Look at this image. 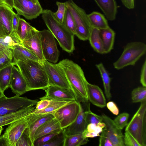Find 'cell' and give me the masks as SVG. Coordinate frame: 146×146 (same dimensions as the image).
Segmentation results:
<instances>
[{"instance_id":"cell-53","label":"cell","mask_w":146,"mask_h":146,"mask_svg":"<svg viewBox=\"0 0 146 146\" xmlns=\"http://www.w3.org/2000/svg\"><path fill=\"white\" fill-rule=\"evenodd\" d=\"M96 124L95 123H91L88 124L86 129L88 132H94Z\"/></svg>"},{"instance_id":"cell-16","label":"cell","mask_w":146,"mask_h":146,"mask_svg":"<svg viewBox=\"0 0 146 146\" xmlns=\"http://www.w3.org/2000/svg\"><path fill=\"white\" fill-rule=\"evenodd\" d=\"M15 13L8 5H0V35H9L13 31L12 21Z\"/></svg>"},{"instance_id":"cell-57","label":"cell","mask_w":146,"mask_h":146,"mask_svg":"<svg viewBox=\"0 0 146 146\" xmlns=\"http://www.w3.org/2000/svg\"><path fill=\"white\" fill-rule=\"evenodd\" d=\"M4 95H5V94L2 93L1 92L0 90V97Z\"/></svg>"},{"instance_id":"cell-18","label":"cell","mask_w":146,"mask_h":146,"mask_svg":"<svg viewBox=\"0 0 146 146\" xmlns=\"http://www.w3.org/2000/svg\"><path fill=\"white\" fill-rule=\"evenodd\" d=\"M9 88L13 93L19 96L29 91L25 79L17 67L13 65L11 70Z\"/></svg>"},{"instance_id":"cell-23","label":"cell","mask_w":146,"mask_h":146,"mask_svg":"<svg viewBox=\"0 0 146 146\" xmlns=\"http://www.w3.org/2000/svg\"><path fill=\"white\" fill-rule=\"evenodd\" d=\"M94 1L108 20L112 21L115 19L117 12L115 0Z\"/></svg>"},{"instance_id":"cell-25","label":"cell","mask_w":146,"mask_h":146,"mask_svg":"<svg viewBox=\"0 0 146 146\" xmlns=\"http://www.w3.org/2000/svg\"><path fill=\"white\" fill-rule=\"evenodd\" d=\"M100 30L105 54L109 53L113 48L115 33L110 27Z\"/></svg>"},{"instance_id":"cell-49","label":"cell","mask_w":146,"mask_h":146,"mask_svg":"<svg viewBox=\"0 0 146 146\" xmlns=\"http://www.w3.org/2000/svg\"><path fill=\"white\" fill-rule=\"evenodd\" d=\"M123 5L127 8L133 9L134 7V0H121Z\"/></svg>"},{"instance_id":"cell-42","label":"cell","mask_w":146,"mask_h":146,"mask_svg":"<svg viewBox=\"0 0 146 146\" xmlns=\"http://www.w3.org/2000/svg\"><path fill=\"white\" fill-rule=\"evenodd\" d=\"M61 131L56 132L47 134L38 138L34 141L33 146H41L42 145L47 142L54 136Z\"/></svg>"},{"instance_id":"cell-8","label":"cell","mask_w":146,"mask_h":146,"mask_svg":"<svg viewBox=\"0 0 146 146\" xmlns=\"http://www.w3.org/2000/svg\"><path fill=\"white\" fill-rule=\"evenodd\" d=\"M42 63L47 76L49 85L72 90L64 72L59 63H52L44 60Z\"/></svg>"},{"instance_id":"cell-20","label":"cell","mask_w":146,"mask_h":146,"mask_svg":"<svg viewBox=\"0 0 146 146\" xmlns=\"http://www.w3.org/2000/svg\"><path fill=\"white\" fill-rule=\"evenodd\" d=\"M88 100L100 108L106 106V100L102 89L98 86L88 83L87 84Z\"/></svg>"},{"instance_id":"cell-19","label":"cell","mask_w":146,"mask_h":146,"mask_svg":"<svg viewBox=\"0 0 146 146\" xmlns=\"http://www.w3.org/2000/svg\"><path fill=\"white\" fill-rule=\"evenodd\" d=\"M35 107L31 106L16 111L0 116V127L8 125L20 119L30 115L34 111Z\"/></svg>"},{"instance_id":"cell-30","label":"cell","mask_w":146,"mask_h":146,"mask_svg":"<svg viewBox=\"0 0 146 146\" xmlns=\"http://www.w3.org/2000/svg\"><path fill=\"white\" fill-rule=\"evenodd\" d=\"M72 101L51 100L48 106L45 109L39 111H34L32 114L37 115L54 114L59 109Z\"/></svg>"},{"instance_id":"cell-12","label":"cell","mask_w":146,"mask_h":146,"mask_svg":"<svg viewBox=\"0 0 146 146\" xmlns=\"http://www.w3.org/2000/svg\"><path fill=\"white\" fill-rule=\"evenodd\" d=\"M31 114L8 125L2 135L5 139L8 146H16L20 137L28 127V118Z\"/></svg>"},{"instance_id":"cell-48","label":"cell","mask_w":146,"mask_h":146,"mask_svg":"<svg viewBox=\"0 0 146 146\" xmlns=\"http://www.w3.org/2000/svg\"><path fill=\"white\" fill-rule=\"evenodd\" d=\"M19 16L20 15L18 13H15L13 16L12 21V27L13 30L14 31H16L17 29L19 19L20 18Z\"/></svg>"},{"instance_id":"cell-35","label":"cell","mask_w":146,"mask_h":146,"mask_svg":"<svg viewBox=\"0 0 146 146\" xmlns=\"http://www.w3.org/2000/svg\"><path fill=\"white\" fill-rule=\"evenodd\" d=\"M12 49H8L0 52V70L13 62Z\"/></svg>"},{"instance_id":"cell-28","label":"cell","mask_w":146,"mask_h":146,"mask_svg":"<svg viewBox=\"0 0 146 146\" xmlns=\"http://www.w3.org/2000/svg\"><path fill=\"white\" fill-rule=\"evenodd\" d=\"M88 18L92 27L101 29L107 28L109 26L107 20L101 13L94 11L87 15Z\"/></svg>"},{"instance_id":"cell-36","label":"cell","mask_w":146,"mask_h":146,"mask_svg":"<svg viewBox=\"0 0 146 146\" xmlns=\"http://www.w3.org/2000/svg\"><path fill=\"white\" fill-rule=\"evenodd\" d=\"M131 99L133 103L141 102L146 100V87H138L131 92Z\"/></svg>"},{"instance_id":"cell-54","label":"cell","mask_w":146,"mask_h":146,"mask_svg":"<svg viewBox=\"0 0 146 146\" xmlns=\"http://www.w3.org/2000/svg\"><path fill=\"white\" fill-rule=\"evenodd\" d=\"M0 146H8L5 139L2 136L0 137Z\"/></svg>"},{"instance_id":"cell-56","label":"cell","mask_w":146,"mask_h":146,"mask_svg":"<svg viewBox=\"0 0 146 146\" xmlns=\"http://www.w3.org/2000/svg\"><path fill=\"white\" fill-rule=\"evenodd\" d=\"M33 1L34 3H38L39 2L38 0H31Z\"/></svg>"},{"instance_id":"cell-9","label":"cell","mask_w":146,"mask_h":146,"mask_svg":"<svg viewBox=\"0 0 146 146\" xmlns=\"http://www.w3.org/2000/svg\"><path fill=\"white\" fill-rule=\"evenodd\" d=\"M42 54L45 60L52 63H56L59 52L55 38L48 29L39 31Z\"/></svg>"},{"instance_id":"cell-50","label":"cell","mask_w":146,"mask_h":146,"mask_svg":"<svg viewBox=\"0 0 146 146\" xmlns=\"http://www.w3.org/2000/svg\"><path fill=\"white\" fill-rule=\"evenodd\" d=\"M84 136L85 138H93L98 136H100L99 134L97 133L94 132H90L86 129L82 133Z\"/></svg>"},{"instance_id":"cell-21","label":"cell","mask_w":146,"mask_h":146,"mask_svg":"<svg viewBox=\"0 0 146 146\" xmlns=\"http://www.w3.org/2000/svg\"><path fill=\"white\" fill-rule=\"evenodd\" d=\"M54 118L53 114L37 115L33 114L32 113L31 115L28 118V127L33 146L34 136L37 129L45 122Z\"/></svg>"},{"instance_id":"cell-2","label":"cell","mask_w":146,"mask_h":146,"mask_svg":"<svg viewBox=\"0 0 146 146\" xmlns=\"http://www.w3.org/2000/svg\"><path fill=\"white\" fill-rule=\"evenodd\" d=\"M59 63L62 68L76 101L88 102L87 84L88 82L81 67L72 61L66 59Z\"/></svg>"},{"instance_id":"cell-17","label":"cell","mask_w":146,"mask_h":146,"mask_svg":"<svg viewBox=\"0 0 146 146\" xmlns=\"http://www.w3.org/2000/svg\"><path fill=\"white\" fill-rule=\"evenodd\" d=\"M80 112L76 120L71 124L64 129L66 135L69 136L82 133L86 129L85 111L88 105L86 102H80Z\"/></svg>"},{"instance_id":"cell-52","label":"cell","mask_w":146,"mask_h":146,"mask_svg":"<svg viewBox=\"0 0 146 146\" xmlns=\"http://www.w3.org/2000/svg\"><path fill=\"white\" fill-rule=\"evenodd\" d=\"M13 0H0V5L5 4L13 9Z\"/></svg>"},{"instance_id":"cell-6","label":"cell","mask_w":146,"mask_h":146,"mask_svg":"<svg viewBox=\"0 0 146 146\" xmlns=\"http://www.w3.org/2000/svg\"><path fill=\"white\" fill-rule=\"evenodd\" d=\"M66 2L67 7L72 14L75 21L76 31L74 35L81 40H88L92 27L87 14L72 0H68Z\"/></svg>"},{"instance_id":"cell-37","label":"cell","mask_w":146,"mask_h":146,"mask_svg":"<svg viewBox=\"0 0 146 146\" xmlns=\"http://www.w3.org/2000/svg\"><path fill=\"white\" fill-rule=\"evenodd\" d=\"M63 25L74 35L76 31L75 21L72 14L67 7L64 17Z\"/></svg>"},{"instance_id":"cell-27","label":"cell","mask_w":146,"mask_h":146,"mask_svg":"<svg viewBox=\"0 0 146 146\" xmlns=\"http://www.w3.org/2000/svg\"><path fill=\"white\" fill-rule=\"evenodd\" d=\"M15 45L22 44L15 31L9 35H0V52L8 49H12Z\"/></svg>"},{"instance_id":"cell-41","label":"cell","mask_w":146,"mask_h":146,"mask_svg":"<svg viewBox=\"0 0 146 146\" xmlns=\"http://www.w3.org/2000/svg\"><path fill=\"white\" fill-rule=\"evenodd\" d=\"M129 116L128 113L123 112L118 115L113 121L117 126L122 129L127 125Z\"/></svg>"},{"instance_id":"cell-11","label":"cell","mask_w":146,"mask_h":146,"mask_svg":"<svg viewBox=\"0 0 146 146\" xmlns=\"http://www.w3.org/2000/svg\"><path fill=\"white\" fill-rule=\"evenodd\" d=\"M13 7L20 15L28 20L36 18L43 11L39 2L36 3L31 0H13Z\"/></svg>"},{"instance_id":"cell-32","label":"cell","mask_w":146,"mask_h":146,"mask_svg":"<svg viewBox=\"0 0 146 146\" xmlns=\"http://www.w3.org/2000/svg\"><path fill=\"white\" fill-rule=\"evenodd\" d=\"M89 141L88 138L85 137L82 133L66 135L64 146H80L86 144Z\"/></svg>"},{"instance_id":"cell-45","label":"cell","mask_w":146,"mask_h":146,"mask_svg":"<svg viewBox=\"0 0 146 146\" xmlns=\"http://www.w3.org/2000/svg\"><path fill=\"white\" fill-rule=\"evenodd\" d=\"M36 104L34 111H39L45 109L49 104L51 100L47 99H40Z\"/></svg>"},{"instance_id":"cell-14","label":"cell","mask_w":146,"mask_h":146,"mask_svg":"<svg viewBox=\"0 0 146 146\" xmlns=\"http://www.w3.org/2000/svg\"><path fill=\"white\" fill-rule=\"evenodd\" d=\"M107 135L113 146H125L122 129L115 125L113 120L104 113L101 115Z\"/></svg>"},{"instance_id":"cell-40","label":"cell","mask_w":146,"mask_h":146,"mask_svg":"<svg viewBox=\"0 0 146 146\" xmlns=\"http://www.w3.org/2000/svg\"><path fill=\"white\" fill-rule=\"evenodd\" d=\"M16 146H33L28 127L25 129L20 137Z\"/></svg>"},{"instance_id":"cell-39","label":"cell","mask_w":146,"mask_h":146,"mask_svg":"<svg viewBox=\"0 0 146 146\" xmlns=\"http://www.w3.org/2000/svg\"><path fill=\"white\" fill-rule=\"evenodd\" d=\"M56 4L58 9L56 12H53L54 15L59 22L63 24L64 17L67 9L66 2L56 1Z\"/></svg>"},{"instance_id":"cell-31","label":"cell","mask_w":146,"mask_h":146,"mask_svg":"<svg viewBox=\"0 0 146 146\" xmlns=\"http://www.w3.org/2000/svg\"><path fill=\"white\" fill-rule=\"evenodd\" d=\"M13 65L12 63L0 70V90L3 94L9 88Z\"/></svg>"},{"instance_id":"cell-43","label":"cell","mask_w":146,"mask_h":146,"mask_svg":"<svg viewBox=\"0 0 146 146\" xmlns=\"http://www.w3.org/2000/svg\"><path fill=\"white\" fill-rule=\"evenodd\" d=\"M124 143L126 146H141L135 138L128 131L123 135Z\"/></svg>"},{"instance_id":"cell-46","label":"cell","mask_w":146,"mask_h":146,"mask_svg":"<svg viewBox=\"0 0 146 146\" xmlns=\"http://www.w3.org/2000/svg\"><path fill=\"white\" fill-rule=\"evenodd\" d=\"M140 82L142 86L146 87V60L142 66L140 77Z\"/></svg>"},{"instance_id":"cell-22","label":"cell","mask_w":146,"mask_h":146,"mask_svg":"<svg viewBox=\"0 0 146 146\" xmlns=\"http://www.w3.org/2000/svg\"><path fill=\"white\" fill-rule=\"evenodd\" d=\"M63 129L58 121L54 118L45 122L37 129L34 136V142L36 139L43 135L61 131Z\"/></svg>"},{"instance_id":"cell-4","label":"cell","mask_w":146,"mask_h":146,"mask_svg":"<svg viewBox=\"0 0 146 146\" xmlns=\"http://www.w3.org/2000/svg\"><path fill=\"white\" fill-rule=\"evenodd\" d=\"M128 131L141 146H146V100L141 102L138 110L126 126Z\"/></svg>"},{"instance_id":"cell-33","label":"cell","mask_w":146,"mask_h":146,"mask_svg":"<svg viewBox=\"0 0 146 146\" xmlns=\"http://www.w3.org/2000/svg\"><path fill=\"white\" fill-rule=\"evenodd\" d=\"M34 28L24 19L20 18L17 29L15 31L22 43L27 33Z\"/></svg>"},{"instance_id":"cell-7","label":"cell","mask_w":146,"mask_h":146,"mask_svg":"<svg viewBox=\"0 0 146 146\" xmlns=\"http://www.w3.org/2000/svg\"><path fill=\"white\" fill-rule=\"evenodd\" d=\"M38 101L37 99L31 100L17 95L10 98L5 95L0 97V116L15 112L29 106H34Z\"/></svg>"},{"instance_id":"cell-13","label":"cell","mask_w":146,"mask_h":146,"mask_svg":"<svg viewBox=\"0 0 146 146\" xmlns=\"http://www.w3.org/2000/svg\"><path fill=\"white\" fill-rule=\"evenodd\" d=\"M22 45L32 52L42 62L44 59L42 50L39 31L34 28L27 34Z\"/></svg>"},{"instance_id":"cell-5","label":"cell","mask_w":146,"mask_h":146,"mask_svg":"<svg viewBox=\"0 0 146 146\" xmlns=\"http://www.w3.org/2000/svg\"><path fill=\"white\" fill-rule=\"evenodd\" d=\"M146 52V44L139 41L128 43L125 46L119 58L113 64L114 68L122 69L127 66L134 65Z\"/></svg>"},{"instance_id":"cell-15","label":"cell","mask_w":146,"mask_h":146,"mask_svg":"<svg viewBox=\"0 0 146 146\" xmlns=\"http://www.w3.org/2000/svg\"><path fill=\"white\" fill-rule=\"evenodd\" d=\"M45 96L39 98V99H47L66 101H76L74 95L70 90H68L53 85H49L45 90Z\"/></svg>"},{"instance_id":"cell-44","label":"cell","mask_w":146,"mask_h":146,"mask_svg":"<svg viewBox=\"0 0 146 146\" xmlns=\"http://www.w3.org/2000/svg\"><path fill=\"white\" fill-rule=\"evenodd\" d=\"M99 146H113L107 135L104 128L101 133L99 140Z\"/></svg>"},{"instance_id":"cell-29","label":"cell","mask_w":146,"mask_h":146,"mask_svg":"<svg viewBox=\"0 0 146 146\" xmlns=\"http://www.w3.org/2000/svg\"><path fill=\"white\" fill-rule=\"evenodd\" d=\"M100 74L104 88V92L108 100H110L111 98V78L109 73L102 63L96 65Z\"/></svg>"},{"instance_id":"cell-10","label":"cell","mask_w":146,"mask_h":146,"mask_svg":"<svg viewBox=\"0 0 146 146\" xmlns=\"http://www.w3.org/2000/svg\"><path fill=\"white\" fill-rule=\"evenodd\" d=\"M80 109V103L76 100L72 101L59 109L53 115L61 128L64 129L76 120Z\"/></svg>"},{"instance_id":"cell-38","label":"cell","mask_w":146,"mask_h":146,"mask_svg":"<svg viewBox=\"0 0 146 146\" xmlns=\"http://www.w3.org/2000/svg\"><path fill=\"white\" fill-rule=\"evenodd\" d=\"M85 114L86 123L88 124L94 123L97 124L98 123L102 121L101 116L97 115L92 112L90 108V104L86 107Z\"/></svg>"},{"instance_id":"cell-1","label":"cell","mask_w":146,"mask_h":146,"mask_svg":"<svg viewBox=\"0 0 146 146\" xmlns=\"http://www.w3.org/2000/svg\"><path fill=\"white\" fill-rule=\"evenodd\" d=\"M17 66L27 83L28 91L42 89L49 85L48 78L42 63L33 60L17 61Z\"/></svg>"},{"instance_id":"cell-26","label":"cell","mask_w":146,"mask_h":146,"mask_svg":"<svg viewBox=\"0 0 146 146\" xmlns=\"http://www.w3.org/2000/svg\"><path fill=\"white\" fill-rule=\"evenodd\" d=\"M88 40L96 52L100 54H105L100 29L92 27Z\"/></svg>"},{"instance_id":"cell-3","label":"cell","mask_w":146,"mask_h":146,"mask_svg":"<svg viewBox=\"0 0 146 146\" xmlns=\"http://www.w3.org/2000/svg\"><path fill=\"white\" fill-rule=\"evenodd\" d=\"M42 18L49 30L58 41L63 50L70 53L75 49L74 34L59 22L50 9H44Z\"/></svg>"},{"instance_id":"cell-51","label":"cell","mask_w":146,"mask_h":146,"mask_svg":"<svg viewBox=\"0 0 146 146\" xmlns=\"http://www.w3.org/2000/svg\"><path fill=\"white\" fill-rule=\"evenodd\" d=\"M105 126L106 124L103 122L98 123L96 125L94 132L100 134L102 131Z\"/></svg>"},{"instance_id":"cell-24","label":"cell","mask_w":146,"mask_h":146,"mask_svg":"<svg viewBox=\"0 0 146 146\" xmlns=\"http://www.w3.org/2000/svg\"><path fill=\"white\" fill-rule=\"evenodd\" d=\"M12 49L13 56V62L30 60L42 63V61L37 56L22 45H15Z\"/></svg>"},{"instance_id":"cell-34","label":"cell","mask_w":146,"mask_h":146,"mask_svg":"<svg viewBox=\"0 0 146 146\" xmlns=\"http://www.w3.org/2000/svg\"><path fill=\"white\" fill-rule=\"evenodd\" d=\"M66 136L64 129L60 132L41 146H64Z\"/></svg>"},{"instance_id":"cell-47","label":"cell","mask_w":146,"mask_h":146,"mask_svg":"<svg viewBox=\"0 0 146 146\" xmlns=\"http://www.w3.org/2000/svg\"><path fill=\"white\" fill-rule=\"evenodd\" d=\"M108 108L113 114L117 115L119 113V110L113 101H110L106 104Z\"/></svg>"},{"instance_id":"cell-55","label":"cell","mask_w":146,"mask_h":146,"mask_svg":"<svg viewBox=\"0 0 146 146\" xmlns=\"http://www.w3.org/2000/svg\"><path fill=\"white\" fill-rule=\"evenodd\" d=\"M3 126L0 127V136L3 130Z\"/></svg>"}]
</instances>
